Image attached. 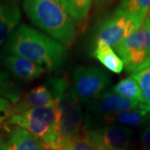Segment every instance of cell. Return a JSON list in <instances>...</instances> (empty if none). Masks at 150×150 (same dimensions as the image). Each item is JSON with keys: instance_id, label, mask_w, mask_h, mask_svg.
Here are the masks:
<instances>
[{"instance_id": "cell-1", "label": "cell", "mask_w": 150, "mask_h": 150, "mask_svg": "<svg viewBox=\"0 0 150 150\" xmlns=\"http://www.w3.org/2000/svg\"><path fill=\"white\" fill-rule=\"evenodd\" d=\"M5 54L29 60L45 69L57 71L66 60L65 47L27 24L17 27L3 46Z\"/></svg>"}, {"instance_id": "cell-2", "label": "cell", "mask_w": 150, "mask_h": 150, "mask_svg": "<svg viewBox=\"0 0 150 150\" xmlns=\"http://www.w3.org/2000/svg\"><path fill=\"white\" fill-rule=\"evenodd\" d=\"M46 85L55 98L56 108L54 135L46 150H62L69 140L84 128L82 103L66 78H50Z\"/></svg>"}, {"instance_id": "cell-3", "label": "cell", "mask_w": 150, "mask_h": 150, "mask_svg": "<svg viewBox=\"0 0 150 150\" xmlns=\"http://www.w3.org/2000/svg\"><path fill=\"white\" fill-rule=\"evenodd\" d=\"M23 8L33 23L64 47L74 42V23L59 0H23Z\"/></svg>"}, {"instance_id": "cell-4", "label": "cell", "mask_w": 150, "mask_h": 150, "mask_svg": "<svg viewBox=\"0 0 150 150\" xmlns=\"http://www.w3.org/2000/svg\"><path fill=\"white\" fill-rule=\"evenodd\" d=\"M55 123V105L33 108L8 118V124L28 131L43 143L45 150L54 135Z\"/></svg>"}, {"instance_id": "cell-5", "label": "cell", "mask_w": 150, "mask_h": 150, "mask_svg": "<svg viewBox=\"0 0 150 150\" xmlns=\"http://www.w3.org/2000/svg\"><path fill=\"white\" fill-rule=\"evenodd\" d=\"M74 89L82 103H89L102 95L111 83L104 69L96 66H79L74 72Z\"/></svg>"}, {"instance_id": "cell-6", "label": "cell", "mask_w": 150, "mask_h": 150, "mask_svg": "<svg viewBox=\"0 0 150 150\" xmlns=\"http://www.w3.org/2000/svg\"><path fill=\"white\" fill-rule=\"evenodd\" d=\"M115 50L126 70L134 73L150 59V28L144 23Z\"/></svg>"}, {"instance_id": "cell-7", "label": "cell", "mask_w": 150, "mask_h": 150, "mask_svg": "<svg viewBox=\"0 0 150 150\" xmlns=\"http://www.w3.org/2000/svg\"><path fill=\"white\" fill-rule=\"evenodd\" d=\"M143 23L134 17L115 10L98 28L96 43H103L115 48Z\"/></svg>"}, {"instance_id": "cell-8", "label": "cell", "mask_w": 150, "mask_h": 150, "mask_svg": "<svg viewBox=\"0 0 150 150\" xmlns=\"http://www.w3.org/2000/svg\"><path fill=\"white\" fill-rule=\"evenodd\" d=\"M131 109H141L139 103L126 100L112 92H104L102 95L88 103L84 129L97 125L103 118L112 113Z\"/></svg>"}, {"instance_id": "cell-9", "label": "cell", "mask_w": 150, "mask_h": 150, "mask_svg": "<svg viewBox=\"0 0 150 150\" xmlns=\"http://www.w3.org/2000/svg\"><path fill=\"white\" fill-rule=\"evenodd\" d=\"M86 130L99 150H129L133 134L129 127L111 124Z\"/></svg>"}, {"instance_id": "cell-10", "label": "cell", "mask_w": 150, "mask_h": 150, "mask_svg": "<svg viewBox=\"0 0 150 150\" xmlns=\"http://www.w3.org/2000/svg\"><path fill=\"white\" fill-rule=\"evenodd\" d=\"M54 105L55 98L49 88L46 84L39 85L22 96L16 103L12 104L10 115L25 112L33 108Z\"/></svg>"}, {"instance_id": "cell-11", "label": "cell", "mask_w": 150, "mask_h": 150, "mask_svg": "<svg viewBox=\"0 0 150 150\" xmlns=\"http://www.w3.org/2000/svg\"><path fill=\"white\" fill-rule=\"evenodd\" d=\"M2 61L6 69L10 74L23 81L36 79L46 71L41 65L17 56L8 55Z\"/></svg>"}, {"instance_id": "cell-12", "label": "cell", "mask_w": 150, "mask_h": 150, "mask_svg": "<svg viewBox=\"0 0 150 150\" xmlns=\"http://www.w3.org/2000/svg\"><path fill=\"white\" fill-rule=\"evenodd\" d=\"M20 18L18 0H0V48L17 28Z\"/></svg>"}, {"instance_id": "cell-13", "label": "cell", "mask_w": 150, "mask_h": 150, "mask_svg": "<svg viewBox=\"0 0 150 150\" xmlns=\"http://www.w3.org/2000/svg\"><path fill=\"white\" fill-rule=\"evenodd\" d=\"M3 150H45L43 143L25 129L14 127L8 139L2 144Z\"/></svg>"}, {"instance_id": "cell-14", "label": "cell", "mask_w": 150, "mask_h": 150, "mask_svg": "<svg viewBox=\"0 0 150 150\" xmlns=\"http://www.w3.org/2000/svg\"><path fill=\"white\" fill-rule=\"evenodd\" d=\"M147 114L148 112L142 109H131V110L120 111L103 118L98 124H99L100 126L118 124L125 127H135V126H139L144 122Z\"/></svg>"}, {"instance_id": "cell-15", "label": "cell", "mask_w": 150, "mask_h": 150, "mask_svg": "<svg viewBox=\"0 0 150 150\" xmlns=\"http://www.w3.org/2000/svg\"><path fill=\"white\" fill-rule=\"evenodd\" d=\"M92 55L109 71L115 74L122 73L124 68L123 61L113 49L107 44L99 42L96 43Z\"/></svg>"}, {"instance_id": "cell-16", "label": "cell", "mask_w": 150, "mask_h": 150, "mask_svg": "<svg viewBox=\"0 0 150 150\" xmlns=\"http://www.w3.org/2000/svg\"><path fill=\"white\" fill-rule=\"evenodd\" d=\"M131 76L137 81L139 87L142 97L141 109L150 112V59L132 73Z\"/></svg>"}, {"instance_id": "cell-17", "label": "cell", "mask_w": 150, "mask_h": 150, "mask_svg": "<svg viewBox=\"0 0 150 150\" xmlns=\"http://www.w3.org/2000/svg\"><path fill=\"white\" fill-rule=\"evenodd\" d=\"M112 92L117 95L120 96L126 100L139 103L142 105V97L139 87L137 81L133 78V76H129L123 79L112 88Z\"/></svg>"}, {"instance_id": "cell-18", "label": "cell", "mask_w": 150, "mask_h": 150, "mask_svg": "<svg viewBox=\"0 0 150 150\" xmlns=\"http://www.w3.org/2000/svg\"><path fill=\"white\" fill-rule=\"evenodd\" d=\"M116 10L144 23L150 14V0H122Z\"/></svg>"}, {"instance_id": "cell-19", "label": "cell", "mask_w": 150, "mask_h": 150, "mask_svg": "<svg viewBox=\"0 0 150 150\" xmlns=\"http://www.w3.org/2000/svg\"><path fill=\"white\" fill-rule=\"evenodd\" d=\"M0 96L11 103H16L22 98L21 88L10 79L9 74L0 69Z\"/></svg>"}, {"instance_id": "cell-20", "label": "cell", "mask_w": 150, "mask_h": 150, "mask_svg": "<svg viewBox=\"0 0 150 150\" xmlns=\"http://www.w3.org/2000/svg\"><path fill=\"white\" fill-rule=\"evenodd\" d=\"M64 8L75 21H82L85 18L91 6L92 0H59Z\"/></svg>"}, {"instance_id": "cell-21", "label": "cell", "mask_w": 150, "mask_h": 150, "mask_svg": "<svg viewBox=\"0 0 150 150\" xmlns=\"http://www.w3.org/2000/svg\"><path fill=\"white\" fill-rule=\"evenodd\" d=\"M62 150H99L84 128L69 140Z\"/></svg>"}, {"instance_id": "cell-22", "label": "cell", "mask_w": 150, "mask_h": 150, "mask_svg": "<svg viewBox=\"0 0 150 150\" xmlns=\"http://www.w3.org/2000/svg\"><path fill=\"white\" fill-rule=\"evenodd\" d=\"M11 108L12 103L8 99L0 96V123L9 117Z\"/></svg>"}, {"instance_id": "cell-23", "label": "cell", "mask_w": 150, "mask_h": 150, "mask_svg": "<svg viewBox=\"0 0 150 150\" xmlns=\"http://www.w3.org/2000/svg\"><path fill=\"white\" fill-rule=\"evenodd\" d=\"M140 150H150V126L145 128L141 134Z\"/></svg>"}, {"instance_id": "cell-24", "label": "cell", "mask_w": 150, "mask_h": 150, "mask_svg": "<svg viewBox=\"0 0 150 150\" xmlns=\"http://www.w3.org/2000/svg\"><path fill=\"white\" fill-rule=\"evenodd\" d=\"M112 1H113V0H94L95 4L98 6V7H102V6L106 5L108 4L111 3Z\"/></svg>"}, {"instance_id": "cell-25", "label": "cell", "mask_w": 150, "mask_h": 150, "mask_svg": "<svg viewBox=\"0 0 150 150\" xmlns=\"http://www.w3.org/2000/svg\"><path fill=\"white\" fill-rule=\"evenodd\" d=\"M144 23L150 28V14H149V16L146 18V19H145Z\"/></svg>"}, {"instance_id": "cell-26", "label": "cell", "mask_w": 150, "mask_h": 150, "mask_svg": "<svg viewBox=\"0 0 150 150\" xmlns=\"http://www.w3.org/2000/svg\"><path fill=\"white\" fill-rule=\"evenodd\" d=\"M0 150H3L2 149V143H1V139H0Z\"/></svg>"}]
</instances>
